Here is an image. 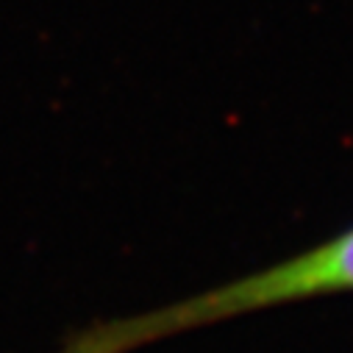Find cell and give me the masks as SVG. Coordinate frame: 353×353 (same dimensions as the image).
I'll use <instances>...</instances> for the list:
<instances>
[{
	"instance_id": "6da1fadb",
	"label": "cell",
	"mask_w": 353,
	"mask_h": 353,
	"mask_svg": "<svg viewBox=\"0 0 353 353\" xmlns=\"http://www.w3.org/2000/svg\"><path fill=\"white\" fill-rule=\"evenodd\" d=\"M342 292H353V225L298 256L228 284L142 314L90 323L72 331L53 353H134L159 339L190 334L242 314Z\"/></svg>"
}]
</instances>
